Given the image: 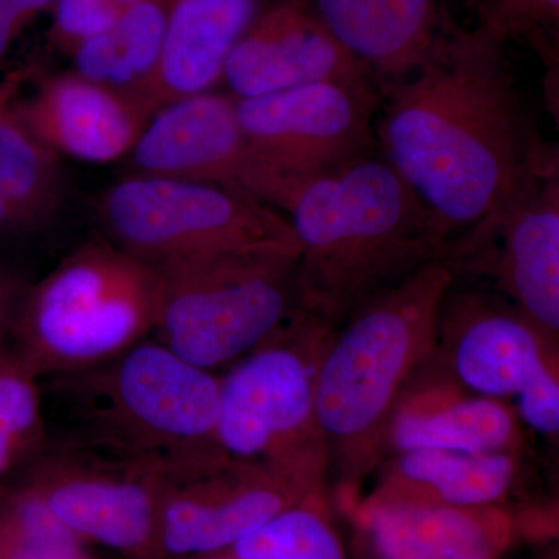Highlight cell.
I'll return each mask as SVG.
<instances>
[{"instance_id": "obj_9", "label": "cell", "mask_w": 559, "mask_h": 559, "mask_svg": "<svg viewBox=\"0 0 559 559\" xmlns=\"http://www.w3.org/2000/svg\"><path fill=\"white\" fill-rule=\"evenodd\" d=\"M382 92L371 81H323L237 98L252 154L249 197L277 210L300 182L378 153L374 119Z\"/></svg>"}, {"instance_id": "obj_5", "label": "cell", "mask_w": 559, "mask_h": 559, "mask_svg": "<svg viewBox=\"0 0 559 559\" xmlns=\"http://www.w3.org/2000/svg\"><path fill=\"white\" fill-rule=\"evenodd\" d=\"M154 316L151 266L92 240L25 288L9 344L43 380L116 358L151 337Z\"/></svg>"}, {"instance_id": "obj_14", "label": "cell", "mask_w": 559, "mask_h": 559, "mask_svg": "<svg viewBox=\"0 0 559 559\" xmlns=\"http://www.w3.org/2000/svg\"><path fill=\"white\" fill-rule=\"evenodd\" d=\"M127 157L134 175L213 183L249 197L253 159L230 94L202 92L164 106Z\"/></svg>"}, {"instance_id": "obj_21", "label": "cell", "mask_w": 559, "mask_h": 559, "mask_svg": "<svg viewBox=\"0 0 559 559\" xmlns=\"http://www.w3.org/2000/svg\"><path fill=\"white\" fill-rule=\"evenodd\" d=\"M173 2L143 0L121 11L108 32L73 51V72L127 95L150 112L145 94L159 62Z\"/></svg>"}, {"instance_id": "obj_11", "label": "cell", "mask_w": 559, "mask_h": 559, "mask_svg": "<svg viewBox=\"0 0 559 559\" xmlns=\"http://www.w3.org/2000/svg\"><path fill=\"white\" fill-rule=\"evenodd\" d=\"M320 492L278 471L216 447L165 465L160 549L165 559L204 557L234 544L275 514Z\"/></svg>"}, {"instance_id": "obj_33", "label": "cell", "mask_w": 559, "mask_h": 559, "mask_svg": "<svg viewBox=\"0 0 559 559\" xmlns=\"http://www.w3.org/2000/svg\"><path fill=\"white\" fill-rule=\"evenodd\" d=\"M440 2H441V0H440Z\"/></svg>"}, {"instance_id": "obj_29", "label": "cell", "mask_w": 559, "mask_h": 559, "mask_svg": "<svg viewBox=\"0 0 559 559\" xmlns=\"http://www.w3.org/2000/svg\"><path fill=\"white\" fill-rule=\"evenodd\" d=\"M55 3L57 0H0V60L22 28Z\"/></svg>"}, {"instance_id": "obj_15", "label": "cell", "mask_w": 559, "mask_h": 559, "mask_svg": "<svg viewBox=\"0 0 559 559\" xmlns=\"http://www.w3.org/2000/svg\"><path fill=\"white\" fill-rule=\"evenodd\" d=\"M323 81L378 84L305 0H280L261 10L235 44L223 73V83L238 100Z\"/></svg>"}, {"instance_id": "obj_30", "label": "cell", "mask_w": 559, "mask_h": 559, "mask_svg": "<svg viewBox=\"0 0 559 559\" xmlns=\"http://www.w3.org/2000/svg\"><path fill=\"white\" fill-rule=\"evenodd\" d=\"M25 288L27 285L22 282L16 272L0 266V344L9 341L14 314L20 307Z\"/></svg>"}, {"instance_id": "obj_4", "label": "cell", "mask_w": 559, "mask_h": 559, "mask_svg": "<svg viewBox=\"0 0 559 559\" xmlns=\"http://www.w3.org/2000/svg\"><path fill=\"white\" fill-rule=\"evenodd\" d=\"M43 380L64 421L58 440L165 465L216 447L219 378L153 336L98 366Z\"/></svg>"}, {"instance_id": "obj_28", "label": "cell", "mask_w": 559, "mask_h": 559, "mask_svg": "<svg viewBox=\"0 0 559 559\" xmlns=\"http://www.w3.org/2000/svg\"><path fill=\"white\" fill-rule=\"evenodd\" d=\"M120 14L117 0H57L51 36L58 46L73 53L81 44L108 32Z\"/></svg>"}, {"instance_id": "obj_26", "label": "cell", "mask_w": 559, "mask_h": 559, "mask_svg": "<svg viewBox=\"0 0 559 559\" xmlns=\"http://www.w3.org/2000/svg\"><path fill=\"white\" fill-rule=\"evenodd\" d=\"M229 550L240 559H347L319 499L305 500L275 514Z\"/></svg>"}, {"instance_id": "obj_32", "label": "cell", "mask_w": 559, "mask_h": 559, "mask_svg": "<svg viewBox=\"0 0 559 559\" xmlns=\"http://www.w3.org/2000/svg\"><path fill=\"white\" fill-rule=\"evenodd\" d=\"M0 559H31V558H0ZM86 559H95V558L90 557V558H86Z\"/></svg>"}, {"instance_id": "obj_25", "label": "cell", "mask_w": 559, "mask_h": 559, "mask_svg": "<svg viewBox=\"0 0 559 559\" xmlns=\"http://www.w3.org/2000/svg\"><path fill=\"white\" fill-rule=\"evenodd\" d=\"M83 540L24 480H0V558L86 559Z\"/></svg>"}, {"instance_id": "obj_7", "label": "cell", "mask_w": 559, "mask_h": 559, "mask_svg": "<svg viewBox=\"0 0 559 559\" xmlns=\"http://www.w3.org/2000/svg\"><path fill=\"white\" fill-rule=\"evenodd\" d=\"M326 323L297 310L270 340L219 378L215 444L320 492L329 447L316 418L314 382Z\"/></svg>"}, {"instance_id": "obj_27", "label": "cell", "mask_w": 559, "mask_h": 559, "mask_svg": "<svg viewBox=\"0 0 559 559\" xmlns=\"http://www.w3.org/2000/svg\"><path fill=\"white\" fill-rule=\"evenodd\" d=\"M477 27L503 40L527 44L550 72L558 64L559 0H468Z\"/></svg>"}, {"instance_id": "obj_10", "label": "cell", "mask_w": 559, "mask_h": 559, "mask_svg": "<svg viewBox=\"0 0 559 559\" xmlns=\"http://www.w3.org/2000/svg\"><path fill=\"white\" fill-rule=\"evenodd\" d=\"M165 463L51 439L21 479L83 543L132 559H165L160 499Z\"/></svg>"}, {"instance_id": "obj_24", "label": "cell", "mask_w": 559, "mask_h": 559, "mask_svg": "<svg viewBox=\"0 0 559 559\" xmlns=\"http://www.w3.org/2000/svg\"><path fill=\"white\" fill-rule=\"evenodd\" d=\"M51 433L40 378L0 344V480L22 473L49 448Z\"/></svg>"}, {"instance_id": "obj_23", "label": "cell", "mask_w": 559, "mask_h": 559, "mask_svg": "<svg viewBox=\"0 0 559 559\" xmlns=\"http://www.w3.org/2000/svg\"><path fill=\"white\" fill-rule=\"evenodd\" d=\"M60 156L32 138L7 105L0 84V200L16 216L21 231L51 219L64 200Z\"/></svg>"}, {"instance_id": "obj_2", "label": "cell", "mask_w": 559, "mask_h": 559, "mask_svg": "<svg viewBox=\"0 0 559 559\" xmlns=\"http://www.w3.org/2000/svg\"><path fill=\"white\" fill-rule=\"evenodd\" d=\"M278 210L299 245V310L334 330L447 259L432 213L378 153L304 180Z\"/></svg>"}, {"instance_id": "obj_3", "label": "cell", "mask_w": 559, "mask_h": 559, "mask_svg": "<svg viewBox=\"0 0 559 559\" xmlns=\"http://www.w3.org/2000/svg\"><path fill=\"white\" fill-rule=\"evenodd\" d=\"M454 278L444 261H433L331 334L316 371V418L349 487H358L389 443L404 388L440 340Z\"/></svg>"}, {"instance_id": "obj_12", "label": "cell", "mask_w": 559, "mask_h": 559, "mask_svg": "<svg viewBox=\"0 0 559 559\" xmlns=\"http://www.w3.org/2000/svg\"><path fill=\"white\" fill-rule=\"evenodd\" d=\"M22 128L57 156L90 164L124 159L151 119L127 95L79 73H16L3 81Z\"/></svg>"}, {"instance_id": "obj_13", "label": "cell", "mask_w": 559, "mask_h": 559, "mask_svg": "<svg viewBox=\"0 0 559 559\" xmlns=\"http://www.w3.org/2000/svg\"><path fill=\"white\" fill-rule=\"evenodd\" d=\"M469 264L491 270L551 347L559 331V159L527 179L454 274Z\"/></svg>"}, {"instance_id": "obj_17", "label": "cell", "mask_w": 559, "mask_h": 559, "mask_svg": "<svg viewBox=\"0 0 559 559\" xmlns=\"http://www.w3.org/2000/svg\"><path fill=\"white\" fill-rule=\"evenodd\" d=\"M358 521L380 559H499L516 535L510 514L496 506L371 498Z\"/></svg>"}, {"instance_id": "obj_8", "label": "cell", "mask_w": 559, "mask_h": 559, "mask_svg": "<svg viewBox=\"0 0 559 559\" xmlns=\"http://www.w3.org/2000/svg\"><path fill=\"white\" fill-rule=\"evenodd\" d=\"M97 215L112 245L150 266L235 250H299L282 213L213 183L130 175L103 191Z\"/></svg>"}, {"instance_id": "obj_20", "label": "cell", "mask_w": 559, "mask_h": 559, "mask_svg": "<svg viewBox=\"0 0 559 559\" xmlns=\"http://www.w3.org/2000/svg\"><path fill=\"white\" fill-rule=\"evenodd\" d=\"M395 481L373 498L454 507L495 506L509 492L516 466L509 452H400Z\"/></svg>"}, {"instance_id": "obj_22", "label": "cell", "mask_w": 559, "mask_h": 559, "mask_svg": "<svg viewBox=\"0 0 559 559\" xmlns=\"http://www.w3.org/2000/svg\"><path fill=\"white\" fill-rule=\"evenodd\" d=\"M516 436L513 414L495 399L452 400L444 404H400L389 430L396 451L444 450L485 454L507 452Z\"/></svg>"}, {"instance_id": "obj_6", "label": "cell", "mask_w": 559, "mask_h": 559, "mask_svg": "<svg viewBox=\"0 0 559 559\" xmlns=\"http://www.w3.org/2000/svg\"><path fill=\"white\" fill-rule=\"evenodd\" d=\"M297 263L299 250L264 249L154 264L151 336L210 371L245 358L299 310Z\"/></svg>"}, {"instance_id": "obj_1", "label": "cell", "mask_w": 559, "mask_h": 559, "mask_svg": "<svg viewBox=\"0 0 559 559\" xmlns=\"http://www.w3.org/2000/svg\"><path fill=\"white\" fill-rule=\"evenodd\" d=\"M374 140L432 213L450 263L468 257L527 179L558 160L506 43L457 22L428 60L384 91Z\"/></svg>"}, {"instance_id": "obj_31", "label": "cell", "mask_w": 559, "mask_h": 559, "mask_svg": "<svg viewBox=\"0 0 559 559\" xmlns=\"http://www.w3.org/2000/svg\"><path fill=\"white\" fill-rule=\"evenodd\" d=\"M201 559H240L235 557L230 550L218 551V554L204 555Z\"/></svg>"}, {"instance_id": "obj_19", "label": "cell", "mask_w": 559, "mask_h": 559, "mask_svg": "<svg viewBox=\"0 0 559 559\" xmlns=\"http://www.w3.org/2000/svg\"><path fill=\"white\" fill-rule=\"evenodd\" d=\"M260 11V0H175L145 94L150 112L221 83L230 51Z\"/></svg>"}, {"instance_id": "obj_18", "label": "cell", "mask_w": 559, "mask_h": 559, "mask_svg": "<svg viewBox=\"0 0 559 559\" xmlns=\"http://www.w3.org/2000/svg\"><path fill=\"white\" fill-rule=\"evenodd\" d=\"M382 94L423 64L455 21L440 0H305Z\"/></svg>"}, {"instance_id": "obj_16", "label": "cell", "mask_w": 559, "mask_h": 559, "mask_svg": "<svg viewBox=\"0 0 559 559\" xmlns=\"http://www.w3.org/2000/svg\"><path fill=\"white\" fill-rule=\"evenodd\" d=\"M441 329L448 330L455 377L485 399L518 396L558 382L546 337L520 310L481 294L444 297Z\"/></svg>"}]
</instances>
